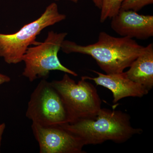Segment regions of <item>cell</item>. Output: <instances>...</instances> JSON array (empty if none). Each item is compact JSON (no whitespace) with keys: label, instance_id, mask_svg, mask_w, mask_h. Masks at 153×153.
<instances>
[{"label":"cell","instance_id":"5bb4252c","mask_svg":"<svg viewBox=\"0 0 153 153\" xmlns=\"http://www.w3.org/2000/svg\"><path fill=\"white\" fill-rule=\"evenodd\" d=\"M6 127V125L4 123L0 124V153H1V143L2 137L3 133Z\"/></svg>","mask_w":153,"mask_h":153},{"label":"cell","instance_id":"3957f363","mask_svg":"<svg viewBox=\"0 0 153 153\" xmlns=\"http://www.w3.org/2000/svg\"><path fill=\"white\" fill-rule=\"evenodd\" d=\"M66 19V15L59 13L57 4L52 3L38 19L25 25L16 33H0V57L8 64L20 63L29 46L40 43L35 40L42 30Z\"/></svg>","mask_w":153,"mask_h":153},{"label":"cell","instance_id":"8992f818","mask_svg":"<svg viewBox=\"0 0 153 153\" xmlns=\"http://www.w3.org/2000/svg\"><path fill=\"white\" fill-rule=\"evenodd\" d=\"M26 116L33 123L42 126L62 125L70 122L60 94L51 82L42 79L31 94Z\"/></svg>","mask_w":153,"mask_h":153},{"label":"cell","instance_id":"5b68a950","mask_svg":"<svg viewBox=\"0 0 153 153\" xmlns=\"http://www.w3.org/2000/svg\"><path fill=\"white\" fill-rule=\"evenodd\" d=\"M67 34L65 32L58 33L49 31L44 42L28 47L22 59L25 65L23 76L30 82L38 78H45L50 71L55 70L77 76L76 72L62 65L58 57V52Z\"/></svg>","mask_w":153,"mask_h":153},{"label":"cell","instance_id":"6da1fadb","mask_svg":"<svg viewBox=\"0 0 153 153\" xmlns=\"http://www.w3.org/2000/svg\"><path fill=\"white\" fill-rule=\"evenodd\" d=\"M145 48L132 38L115 37L101 32L98 41L94 44L83 46L64 40L60 49L66 54L78 53L89 55L106 74H112L121 73L129 68Z\"/></svg>","mask_w":153,"mask_h":153},{"label":"cell","instance_id":"2e32d148","mask_svg":"<svg viewBox=\"0 0 153 153\" xmlns=\"http://www.w3.org/2000/svg\"><path fill=\"white\" fill-rule=\"evenodd\" d=\"M55 1H60V0H55ZM68 1H71L73 2L74 3H77L78 2V1H79V0H68Z\"/></svg>","mask_w":153,"mask_h":153},{"label":"cell","instance_id":"7a4b0ae2","mask_svg":"<svg viewBox=\"0 0 153 153\" xmlns=\"http://www.w3.org/2000/svg\"><path fill=\"white\" fill-rule=\"evenodd\" d=\"M130 119L128 114L121 111L101 108L92 117L60 126L78 137L84 146L108 140L122 143L142 133L141 128L132 126Z\"/></svg>","mask_w":153,"mask_h":153},{"label":"cell","instance_id":"8fae6325","mask_svg":"<svg viewBox=\"0 0 153 153\" xmlns=\"http://www.w3.org/2000/svg\"><path fill=\"white\" fill-rule=\"evenodd\" d=\"M124 0H102L100 9V22L104 23L107 19H111L120 10Z\"/></svg>","mask_w":153,"mask_h":153},{"label":"cell","instance_id":"ba28073f","mask_svg":"<svg viewBox=\"0 0 153 153\" xmlns=\"http://www.w3.org/2000/svg\"><path fill=\"white\" fill-rule=\"evenodd\" d=\"M111 27L122 37L145 40L153 36V16L132 10H120L111 18Z\"/></svg>","mask_w":153,"mask_h":153},{"label":"cell","instance_id":"7c38bea8","mask_svg":"<svg viewBox=\"0 0 153 153\" xmlns=\"http://www.w3.org/2000/svg\"><path fill=\"white\" fill-rule=\"evenodd\" d=\"M153 0H124L120 10H132L138 12L145 6L152 4Z\"/></svg>","mask_w":153,"mask_h":153},{"label":"cell","instance_id":"30bf717a","mask_svg":"<svg viewBox=\"0 0 153 153\" xmlns=\"http://www.w3.org/2000/svg\"><path fill=\"white\" fill-rule=\"evenodd\" d=\"M126 71L128 77L144 86L149 91L153 87V44L145 47L144 50Z\"/></svg>","mask_w":153,"mask_h":153},{"label":"cell","instance_id":"52a82bcc","mask_svg":"<svg viewBox=\"0 0 153 153\" xmlns=\"http://www.w3.org/2000/svg\"><path fill=\"white\" fill-rule=\"evenodd\" d=\"M32 129L39 144L40 153H84V145L78 137L61 126L32 123Z\"/></svg>","mask_w":153,"mask_h":153},{"label":"cell","instance_id":"277c9868","mask_svg":"<svg viewBox=\"0 0 153 153\" xmlns=\"http://www.w3.org/2000/svg\"><path fill=\"white\" fill-rule=\"evenodd\" d=\"M51 83L63 100L69 123L92 117L101 109V99L96 88L82 77L76 83L65 73L62 79L53 80Z\"/></svg>","mask_w":153,"mask_h":153},{"label":"cell","instance_id":"4fadbf2b","mask_svg":"<svg viewBox=\"0 0 153 153\" xmlns=\"http://www.w3.org/2000/svg\"><path fill=\"white\" fill-rule=\"evenodd\" d=\"M10 78L9 76L0 73V85L3 83L10 82Z\"/></svg>","mask_w":153,"mask_h":153},{"label":"cell","instance_id":"9a60e30c","mask_svg":"<svg viewBox=\"0 0 153 153\" xmlns=\"http://www.w3.org/2000/svg\"><path fill=\"white\" fill-rule=\"evenodd\" d=\"M94 5L100 10L102 7V0H92Z\"/></svg>","mask_w":153,"mask_h":153},{"label":"cell","instance_id":"9c48e42d","mask_svg":"<svg viewBox=\"0 0 153 153\" xmlns=\"http://www.w3.org/2000/svg\"><path fill=\"white\" fill-rule=\"evenodd\" d=\"M97 74L95 77L82 76L84 79L93 80L97 85H100L112 92L114 103L127 97H142L149 94V91L143 85L129 79L125 72L116 74H102L92 70Z\"/></svg>","mask_w":153,"mask_h":153}]
</instances>
